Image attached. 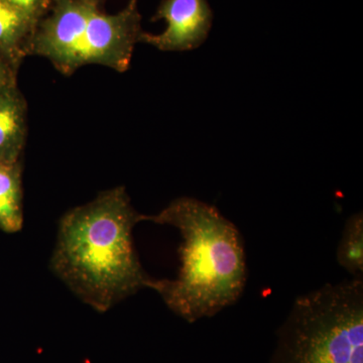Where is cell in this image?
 Listing matches in <instances>:
<instances>
[{
    "instance_id": "6",
    "label": "cell",
    "mask_w": 363,
    "mask_h": 363,
    "mask_svg": "<svg viewBox=\"0 0 363 363\" xmlns=\"http://www.w3.org/2000/svg\"><path fill=\"white\" fill-rule=\"evenodd\" d=\"M28 135V104L18 85L0 92V162H21Z\"/></svg>"
},
{
    "instance_id": "3",
    "label": "cell",
    "mask_w": 363,
    "mask_h": 363,
    "mask_svg": "<svg viewBox=\"0 0 363 363\" xmlns=\"http://www.w3.org/2000/svg\"><path fill=\"white\" fill-rule=\"evenodd\" d=\"M143 32L138 0L116 13L78 0H57L35 28L30 55L47 59L65 76L87 65L123 73Z\"/></svg>"
},
{
    "instance_id": "7",
    "label": "cell",
    "mask_w": 363,
    "mask_h": 363,
    "mask_svg": "<svg viewBox=\"0 0 363 363\" xmlns=\"http://www.w3.org/2000/svg\"><path fill=\"white\" fill-rule=\"evenodd\" d=\"M38 23L7 0H0V54L21 67L30 56V44Z\"/></svg>"
},
{
    "instance_id": "11",
    "label": "cell",
    "mask_w": 363,
    "mask_h": 363,
    "mask_svg": "<svg viewBox=\"0 0 363 363\" xmlns=\"http://www.w3.org/2000/svg\"><path fill=\"white\" fill-rule=\"evenodd\" d=\"M20 66L0 54V92L18 84V75Z\"/></svg>"
},
{
    "instance_id": "12",
    "label": "cell",
    "mask_w": 363,
    "mask_h": 363,
    "mask_svg": "<svg viewBox=\"0 0 363 363\" xmlns=\"http://www.w3.org/2000/svg\"><path fill=\"white\" fill-rule=\"evenodd\" d=\"M78 1L85 2V4H93V6H101L102 0H78Z\"/></svg>"
},
{
    "instance_id": "9",
    "label": "cell",
    "mask_w": 363,
    "mask_h": 363,
    "mask_svg": "<svg viewBox=\"0 0 363 363\" xmlns=\"http://www.w3.org/2000/svg\"><path fill=\"white\" fill-rule=\"evenodd\" d=\"M336 260L353 279H363V215H351L344 224Z\"/></svg>"
},
{
    "instance_id": "4",
    "label": "cell",
    "mask_w": 363,
    "mask_h": 363,
    "mask_svg": "<svg viewBox=\"0 0 363 363\" xmlns=\"http://www.w3.org/2000/svg\"><path fill=\"white\" fill-rule=\"evenodd\" d=\"M269 363H363V279L296 298Z\"/></svg>"
},
{
    "instance_id": "2",
    "label": "cell",
    "mask_w": 363,
    "mask_h": 363,
    "mask_svg": "<svg viewBox=\"0 0 363 363\" xmlns=\"http://www.w3.org/2000/svg\"><path fill=\"white\" fill-rule=\"evenodd\" d=\"M145 221L178 229L181 266L176 279H156V291L177 316L195 323L238 303L247 281L245 243L216 207L191 197L169 203Z\"/></svg>"
},
{
    "instance_id": "1",
    "label": "cell",
    "mask_w": 363,
    "mask_h": 363,
    "mask_svg": "<svg viewBox=\"0 0 363 363\" xmlns=\"http://www.w3.org/2000/svg\"><path fill=\"white\" fill-rule=\"evenodd\" d=\"M121 186L67 212L51 259L55 274L85 304L106 312L156 279L145 272L133 230L145 221Z\"/></svg>"
},
{
    "instance_id": "10",
    "label": "cell",
    "mask_w": 363,
    "mask_h": 363,
    "mask_svg": "<svg viewBox=\"0 0 363 363\" xmlns=\"http://www.w3.org/2000/svg\"><path fill=\"white\" fill-rule=\"evenodd\" d=\"M7 1L26 14L30 20L39 23V21L51 11L57 0H7Z\"/></svg>"
},
{
    "instance_id": "8",
    "label": "cell",
    "mask_w": 363,
    "mask_h": 363,
    "mask_svg": "<svg viewBox=\"0 0 363 363\" xmlns=\"http://www.w3.org/2000/svg\"><path fill=\"white\" fill-rule=\"evenodd\" d=\"M21 164L0 162V229L18 233L23 227Z\"/></svg>"
},
{
    "instance_id": "5",
    "label": "cell",
    "mask_w": 363,
    "mask_h": 363,
    "mask_svg": "<svg viewBox=\"0 0 363 363\" xmlns=\"http://www.w3.org/2000/svg\"><path fill=\"white\" fill-rule=\"evenodd\" d=\"M164 21L161 33L143 32L140 43L162 52H185L197 49L207 40L213 23L208 0H162L152 21Z\"/></svg>"
}]
</instances>
